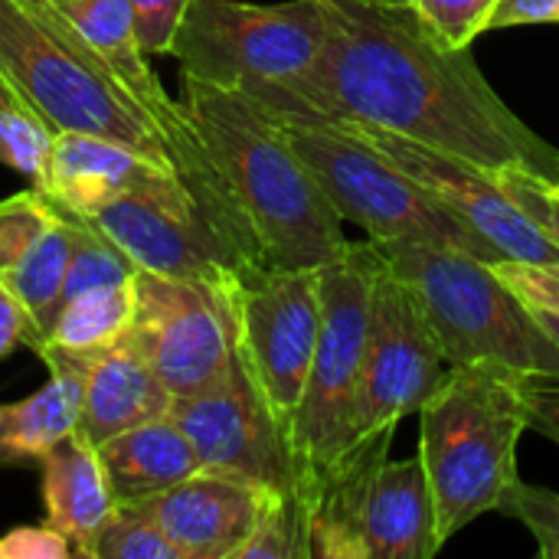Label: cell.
Here are the masks:
<instances>
[{
  "label": "cell",
  "instance_id": "cell-1",
  "mask_svg": "<svg viewBox=\"0 0 559 559\" xmlns=\"http://www.w3.org/2000/svg\"><path fill=\"white\" fill-rule=\"evenodd\" d=\"M321 3V56L288 88L255 98L269 111L364 121L485 170L527 167L559 180V147L514 115L468 49L445 46L409 3Z\"/></svg>",
  "mask_w": 559,
  "mask_h": 559
},
{
  "label": "cell",
  "instance_id": "cell-2",
  "mask_svg": "<svg viewBox=\"0 0 559 559\" xmlns=\"http://www.w3.org/2000/svg\"><path fill=\"white\" fill-rule=\"evenodd\" d=\"M183 108L252 239L262 272L321 269L347 249L344 219L262 102L183 75Z\"/></svg>",
  "mask_w": 559,
  "mask_h": 559
},
{
  "label": "cell",
  "instance_id": "cell-3",
  "mask_svg": "<svg viewBox=\"0 0 559 559\" xmlns=\"http://www.w3.org/2000/svg\"><path fill=\"white\" fill-rule=\"evenodd\" d=\"M419 419V459L432 488L436 537L445 547L498 511L518 481V445L531 429L527 373L501 364L449 367Z\"/></svg>",
  "mask_w": 559,
  "mask_h": 559
},
{
  "label": "cell",
  "instance_id": "cell-4",
  "mask_svg": "<svg viewBox=\"0 0 559 559\" xmlns=\"http://www.w3.org/2000/svg\"><path fill=\"white\" fill-rule=\"evenodd\" d=\"M0 72L56 134L115 138L177 174L164 128L85 46L52 0H0Z\"/></svg>",
  "mask_w": 559,
  "mask_h": 559
},
{
  "label": "cell",
  "instance_id": "cell-5",
  "mask_svg": "<svg viewBox=\"0 0 559 559\" xmlns=\"http://www.w3.org/2000/svg\"><path fill=\"white\" fill-rule=\"evenodd\" d=\"M377 249L413 288L449 367L501 364L527 377H559L557 341L508 288L495 262L436 246Z\"/></svg>",
  "mask_w": 559,
  "mask_h": 559
},
{
  "label": "cell",
  "instance_id": "cell-6",
  "mask_svg": "<svg viewBox=\"0 0 559 559\" xmlns=\"http://www.w3.org/2000/svg\"><path fill=\"white\" fill-rule=\"evenodd\" d=\"M275 115V111H272ZM344 223L377 246H436L501 262L504 255L452 216L429 190L403 174L364 134L337 118L275 115Z\"/></svg>",
  "mask_w": 559,
  "mask_h": 559
},
{
  "label": "cell",
  "instance_id": "cell-7",
  "mask_svg": "<svg viewBox=\"0 0 559 559\" xmlns=\"http://www.w3.org/2000/svg\"><path fill=\"white\" fill-rule=\"evenodd\" d=\"M380 262L377 242H347L337 259L321 265V334L292 423L298 491L308 501V511L321 475L350 445Z\"/></svg>",
  "mask_w": 559,
  "mask_h": 559
},
{
  "label": "cell",
  "instance_id": "cell-8",
  "mask_svg": "<svg viewBox=\"0 0 559 559\" xmlns=\"http://www.w3.org/2000/svg\"><path fill=\"white\" fill-rule=\"evenodd\" d=\"M324 36L321 0H190L170 56L190 79L262 98L298 82L318 62Z\"/></svg>",
  "mask_w": 559,
  "mask_h": 559
},
{
  "label": "cell",
  "instance_id": "cell-9",
  "mask_svg": "<svg viewBox=\"0 0 559 559\" xmlns=\"http://www.w3.org/2000/svg\"><path fill=\"white\" fill-rule=\"evenodd\" d=\"M321 269L252 272L236 288V350L292 445L321 334Z\"/></svg>",
  "mask_w": 559,
  "mask_h": 559
},
{
  "label": "cell",
  "instance_id": "cell-10",
  "mask_svg": "<svg viewBox=\"0 0 559 559\" xmlns=\"http://www.w3.org/2000/svg\"><path fill=\"white\" fill-rule=\"evenodd\" d=\"M239 282L216 285L138 272L131 331L174 400L200 393L229 370Z\"/></svg>",
  "mask_w": 559,
  "mask_h": 559
},
{
  "label": "cell",
  "instance_id": "cell-11",
  "mask_svg": "<svg viewBox=\"0 0 559 559\" xmlns=\"http://www.w3.org/2000/svg\"><path fill=\"white\" fill-rule=\"evenodd\" d=\"M445 370L449 360L413 288L400 275H393L386 262H380L350 442L383 426H400V419L419 413Z\"/></svg>",
  "mask_w": 559,
  "mask_h": 559
},
{
  "label": "cell",
  "instance_id": "cell-12",
  "mask_svg": "<svg viewBox=\"0 0 559 559\" xmlns=\"http://www.w3.org/2000/svg\"><path fill=\"white\" fill-rule=\"evenodd\" d=\"M88 219H95L141 272L216 285L249 275L177 174L111 200Z\"/></svg>",
  "mask_w": 559,
  "mask_h": 559
},
{
  "label": "cell",
  "instance_id": "cell-13",
  "mask_svg": "<svg viewBox=\"0 0 559 559\" xmlns=\"http://www.w3.org/2000/svg\"><path fill=\"white\" fill-rule=\"evenodd\" d=\"M170 416L190 436L206 472H226L269 491H298V468L288 436L239 350L219 380L200 393L174 400Z\"/></svg>",
  "mask_w": 559,
  "mask_h": 559
},
{
  "label": "cell",
  "instance_id": "cell-14",
  "mask_svg": "<svg viewBox=\"0 0 559 559\" xmlns=\"http://www.w3.org/2000/svg\"><path fill=\"white\" fill-rule=\"evenodd\" d=\"M347 121V118H337ZM357 134H364L380 154H386L403 174H409L423 190H429L452 216L485 236L504 259L521 262H559V246L547 239V233L498 187L491 170L465 160L459 154L400 138L393 131L347 121Z\"/></svg>",
  "mask_w": 559,
  "mask_h": 559
},
{
  "label": "cell",
  "instance_id": "cell-15",
  "mask_svg": "<svg viewBox=\"0 0 559 559\" xmlns=\"http://www.w3.org/2000/svg\"><path fill=\"white\" fill-rule=\"evenodd\" d=\"M69 216L36 187L0 200V285L29 314V347L52 328L69 269Z\"/></svg>",
  "mask_w": 559,
  "mask_h": 559
},
{
  "label": "cell",
  "instance_id": "cell-16",
  "mask_svg": "<svg viewBox=\"0 0 559 559\" xmlns=\"http://www.w3.org/2000/svg\"><path fill=\"white\" fill-rule=\"evenodd\" d=\"M269 488L226 472L200 468L147 501L167 540L183 559H239L255 534Z\"/></svg>",
  "mask_w": 559,
  "mask_h": 559
},
{
  "label": "cell",
  "instance_id": "cell-17",
  "mask_svg": "<svg viewBox=\"0 0 559 559\" xmlns=\"http://www.w3.org/2000/svg\"><path fill=\"white\" fill-rule=\"evenodd\" d=\"M170 174L174 170L164 164L115 138L62 131L49 147L46 174L36 190H43L59 210L72 216H92L111 200L154 187Z\"/></svg>",
  "mask_w": 559,
  "mask_h": 559
},
{
  "label": "cell",
  "instance_id": "cell-18",
  "mask_svg": "<svg viewBox=\"0 0 559 559\" xmlns=\"http://www.w3.org/2000/svg\"><path fill=\"white\" fill-rule=\"evenodd\" d=\"M170 403L174 396L160 383L134 331H128L118 344H111L92 360L75 436L98 449L102 442L141 423L170 413Z\"/></svg>",
  "mask_w": 559,
  "mask_h": 559
},
{
  "label": "cell",
  "instance_id": "cell-19",
  "mask_svg": "<svg viewBox=\"0 0 559 559\" xmlns=\"http://www.w3.org/2000/svg\"><path fill=\"white\" fill-rule=\"evenodd\" d=\"M396 426L354 439L321 475L311 498V559H364V514L373 478L390 459Z\"/></svg>",
  "mask_w": 559,
  "mask_h": 559
},
{
  "label": "cell",
  "instance_id": "cell-20",
  "mask_svg": "<svg viewBox=\"0 0 559 559\" xmlns=\"http://www.w3.org/2000/svg\"><path fill=\"white\" fill-rule=\"evenodd\" d=\"M39 472L43 521L72 544L75 557L92 559L102 531L118 514V498L98 449L72 432L39 459Z\"/></svg>",
  "mask_w": 559,
  "mask_h": 559
},
{
  "label": "cell",
  "instance_id": "cell-21",
  "mask_svg": "<svg viewBox=\"0 0 559 559\" xmlns=\"http://www.w3.org/2000/svg\"><path fill=\"white\" fill-rule=\"evenodd\" d=\"M439 550L436 504L423 459H386L367 498L364 559H432Z\"/></svg>",
  "mask_w": 559,
  "mask_h": 559
},
{
  "label": "cell",
  "instance_id": "cell-22",
  "mask_svg": "<svg viewBox=\"0 0 559 559\" xmlns=\"http://www.w3.org/2000/svg\"><path fill=\"white\" fill-rule=\"evenodd\" d=\"M98 455L118 508L147 504L203 468L190 436L170 413L102 442Z\"/></svg>",
  "mask_w": 559,
  "mask_h": 559
},
{
  "label": "cell",
  "instance_id": "cell-23",
  "mask_svg": "<svg viewBox=\"0 0 559 559\" xmlns=\"http://www.w3.org/2000/svg\"><path fill=\"white\" fill-rule=\"evenodd\" d=\"M49 380L20 403L0 406V462H39L66 442L82 416L92 360L43 354Z\"/></svg>",
  "mask_w": 559,
  "mask_h": 559
},
{
  "label": "cell",
  "instance_id": "cell-24",
  "mask_svg": "<svg viewBox=\"0 0 559 559\" xmlns=\"http://www.w3.org/2000/svg\"><path fill=\"white\" fill-rule=\"evenodd\" d=\"M138 282V275H134ZM134 282L115 285V288H95L82 292L59 305L49 334L36 347V354H62V357H82L95 360L102 350L118 344L131 324L138 308V288Z\"/></svg>",
  "mask_w": 559,
  "mask_h": 559
},
{
  "label": "cell",
  "instance_id": "cell-25",
  "mask_svg": "<svg viewBox=\"0 0 559 559\" xmlns=\"http://www.w3.org/2000/svg\"><path fill=\"white\" fill-rule=\"evenodd\" d=\"M66 216H69V229H72V252H69V269H66L59 305L82 295V292L115 288V285L134 282V275L141 269L128 259V252L95 219L72 216V213H66Z\"/></svg>",
  "mask_w": 559,
  "mask_h": 559
},
{
  "label": "cell",
  "instance_id": "cell-26",
  "mask_svg": "<svg viewBox=\"0 0 559 559\" xmlns=\"http://www.w3.org/2000/svg\"><path fill=\"white\" fill-rule=\"evenodd\" d=\"M311 511L298 491H269L255 534L239 559H311Z\"/></svg>",
  "mask_w": 559,
  "mask_h": 559
},
{
  "label": "cell",
  "instance_id": "cell-27",
  "mask_svg": "<svg viewBox=\"0 0 559 559\" xmlns=\"http://www.w3.org/2000/svg\"><path fill=\"white\" fill-rule=\"evenodd\" d=\"M52 141H56V131L26 102L0 111V164L23 174L29 187L43 183Z\"/></svg>",
  "mask_w": 559,
  "mask_h": 559
},
{
  "label": "cell",
  "instance_id": "cell-28",
  "mask_svg": "<svg viewBox=\"0 0 559 559\" xmlns=\"http://www.w3.org/2000/svg\"><path fill=\"white\" fill-rule=\"evenodd\" d=\"M92 559H183L160 531L147 504L118 508V514L102 531Z\"/></svg>",
  "mask_w": 559,
  "mask_h": 559
},
{
  "label": "cell",
  "instance_id": "cell-29",
  "mask_svg": "<svg viewBox=\"0 0 559 559\" xmlns=\"http://www.w3.org/2000/svg\"><path fill=\"white\" fill-rule=\"evenodd\" d=\"M423 23L455 49H468L481 33L491 29V16L501 0H406Z\"/></svg>",
  "mask_w": 559,
  "mask_h": 559
},
{
  "label": "cell",
  "instance_id": "cell-30",
  "mask_svg": "<svg viewBox=\"0 0 559 559\" xmlns=\"http://www.w3.org/2000/svg\"><path fill=\"white\" fill-rule=\"evenodd\" d=\"M498 511L504 518H514L518 524H524L534 534L540 559H559V491L527 485L518 478L504 491Z\"/></svg>",
  "mask_w": 559,
  "mask_h": 559
},
{
  "label": "cell",
  "instance_id": "cell-31",
  "mask_svg": "<svg viewBox=\"0 0 559 559\" xmlns=\"http://www.w3.org/2000/svg\"><path fill=\"white\" fill-rule=\"evenodd\" d=\"M491 177L547 233V239L559 246V180L540 177L527 167H498Z\"/></svg>",
  "mask_w": 559,
  "mask_h": 559
},
{
  "label": "cell",
  "instance_id": "cell-32",
  "mask_svg": "<svg viewBox=\"0 0 559 559\" xmlns=\"http://www.w3.org/2000/svg\"><path fill=\"white\" fill-rule=\"evenodd\" d=\"M495 269L531 311L559 318V262L501 259V262H495Z\"/></svg>",
  "mask_w": 559,
  "mask_h": 559
},
{
  "label": "cell",
  "instance_id": "cell-33",
  "mask_svg": "<svg viewBox=\"0 0 559 559\" xmlns=\"http://www.w3.org/2000/svg\"><path fill=\"white\" fill-rule=\"evenodd\" d=\"M128 3L134 13L138 39L147 49V56H170L190 0H128Z\"/></svg>",
  "mask_w": 559,
  "mask_h": 559
},
{
  "label": "cell",
  "instance_id": "cell-34",
  "mask_svg": "<svg viewBox=\"0 0 559 559\" xmlns=\"http://www.w3.org/2000/svg\"><path fill=\"white\" fill-rule=\"evenodd\" d=\"M72 544L46 521L39 527H13L0 537V559H72Z\"/></svg>",
  "mask_w": 559,
  "mask_h": 559
},
{
  "label": "cell",
  "instance_id": "cell-35",
  "mask_svg": "<svg viewBox=\"0 0 559 559\" xmlns=\"http://www.w3.org/2000/svg\"><path fill=\"white\" fill-rule=\"evenodd\" d=\"M531 429L559 445V377H527Z\"/></svg>",
  "mask_w": 559,
  "mask_h": 559
},
{
  "label": "cell",
  "instance_id": "cell-36",
  "mask_svg": "<svg viewBox=\"0 0 559 559\" xmlns=\"http://www.w3.org/2000/svg\"><path fill=\"white\" fill-rule=\"evenodd\" d=\"M527 23H559V0H501L491 16V29Z\"/></svg>",
  "mask_w": 559,
  "mask_h": 559
},
{
  "label": "cell",
  "instance_id": "cell-37",
  "mask_svg": "<svg viewBox=\"0 0 559 559\" xmlns=\"http://www.w3.org/2000/svg\"><path fill=\"white\" fill-rule=\"evenodd\" d=\"M29 314L23 311V305L0 285V360L16 347V344H29Z\"/></svg>",
  "mask_w": 559,
  "mask_h": 559
},
{
  "label": "cell",
  "instance_id": "cell-38",
  "mask_svg": "<svg viewBox=\"0 0 559 559\" xmlns=\"http://www.w3.org/2000/svg\"><path fill=\"white\" fill-rule=\"evenodd\" d=\"M20 102H23V98L16 95V88H13V85H10V79L0 72V111H3V108H10V105H20Z\"/></svg>",
  "mask_w": 559,
  "mask_h": 559
},
{
  "label": "cell",
  "instance_id": "cell-39",
  "mask_svg": "<svg viewBox=\"0 0 559 559\" xmlns=\"http://www.w3.org/2000/svg\"><path fill=\"white\" fill-rule=\"evenodd\" d=\"M537 314V321L544 324V331L557 341V347H559V318H554V314H540V311H534Z\"/></svg>",
  "mask_w": 559,
  "mask_h": 559
},
{
  "label": "cell",
  "instance_id": "cell-40",
  "mask_svg": "<svg viewBox=\"0 0 559 559\" xmlns=\"http://www.w3.org/2000/svg\"><path fill=\"white\" fill-rule=\"evenodd\" d=\"M373 3H406V0H373Z\"/></svg>",
  "mask_w": 559,
  "mask_h": 559
}]
</instances>
